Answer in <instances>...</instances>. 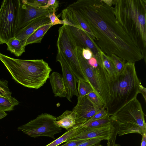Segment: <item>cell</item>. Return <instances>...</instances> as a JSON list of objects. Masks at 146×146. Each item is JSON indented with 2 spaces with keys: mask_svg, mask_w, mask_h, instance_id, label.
I'll return each instance as SVG.
<instances>
[{
  "mask_svg": "<svg viewBox=\"0 0 146 146\" xmlns=\"http://www.w3.org/2000/svg\"><path fill=\"white\" fill-rule=\"evenodd\" d=\"M109 80L110 96L105 108L110 116L137 97L139 86L141 83L134 63L127 62L121 73L113 79L109 76Z\"/></svg>",
  "mask_w": 146,
  "mask_h": 146,
  "instance_id": "cell-4",
  "label": "cell"
},
{
  "mask_svg": "<svg viewBox=\"0 0 146 146\" xmlns=\"http://www.w3.org/2000/svg\"><path fill=\"white\" fill-rule=\"evenodd\" d=\"M56 46L57 51L78 80L87 82L78 60L77 53L78 46L67 25H63L59 28Z\"/></svg>",
  "mask_w": 146,
  "mask_h": 146,
  "instance_id": "cell-7",
  "label": "cell"
},
{
  "mask_svg": "<svg viewBox=\"0 0 146 146\" xmlns=\"http://www.w3.org/2000/svg\"><path fill=\"white\" fill-rule=\"evenodd\" d=\"M50 22L49 19L46 16L36 19L18 31L15 37L20 40L22 43L38 28Z\"/></svg>",
  "mask_w": 146,
  "mask_h": 146,
  "instance_id": "cell-15",
  "label": "cell"
},
{
  "mask_svg": "<svg viewBox=\"0 0 146 146\" xmlns=\"http://www.w3.org/2000/svg\"><path fill=\"white\" fill-rule=\"evenodd\" d=\"M52 26L50 22L40 27L23 41L22 44L25 46L29 44L40 43L44 36Z\"/></svg>",
  "mask_w": 146,
  "mask_h": 146,
  "instance_id": "cell-18",
  "label": "cell"
},
{
  "mask_svg": "<svg viewBox=\"0 0 146 146\" xmlns=\"http://www.w3.org/2000/svg\"><path fill=\"white\" fill-rule=\"evenodd\" d=\"M102 1L108 6H112L113 4V0H102Z\"/></svg>",
  "mask_w": 146,
  "mask_h": 146,
  "instance_id": "cell-37",
  "label": "cell"
},
{
  "mask_svg": "<svg viewBox=\"0 0 146 146\" xmlns=\"http://www.w3.org/2000/svg\"><path fill=\"white\" fill-rule=\"evenodd\" d=\"M142 139L141 146H145L146 142V132L141 135Z\"/></svg>",
  "mask_w": 146,
  "mask_h": 146,
  "instance_id": "cell-36",
  "label": "cell"
},
{
  "mask_svg": "<svg viewBox=\"0 0 146 146\" xmlns=\"http://www.w3.org/2000/svg\"><path fill=\"white\" fill-rule=\"evenodd\" d=\"M82 55L83 58L86 60H89L93 56L92 52L88 48H82Z\"/></svg>",
  "mask_w": 146,
  "mask_h": 146,
  "instance_id": "cell-32",
  "label": "cell"
},
{
  "mask_svg": "<svg viewBox=\"0 0 146 146\" xmlns=\"http://www.w3.org/2000/svg\"><path fill=\"white\" fill-rule=\"evenodd\" d=\"M4 92V90L0 85V92L1 93H3Z\"/></svg>",
  "mask_w": 146,
  "mask_h": 146,
  "instance_id": "cell-39",
  "label": "cell"
},
{
  "mask_svg": "<svg viewBox=\"0 0 146 146\" xmlns=\"http://www.w3.org/2000/svg\"><path fill=\"white\" fill-rule=\"evenodd\" d=\"M116 126V124L113 121L99 127H90L80 126L74 135L67 142L71 140H88L98 137H110L113 135Z\"/></svg>",
  "mask_w": 146,
  "mask_h": 146,
  "instance_id": "cell-10",
  "label": "cell"
},
{
  "mask_svg": "<svg viewBox=\"0 0 146 146\" xmlns=\"http://www.w3.org/2000/svg\"><path fill=\"white\" fill-rule=\"evenodd\" d=\"M0 111H1V110H0Z\"/></svg>",
  "mask_w": 146,
  "mask_h": 146,
  "instance_id": "cell-42",
  "label": "cell"
},
{
  "mask_svg": "<svg viewBox=\"0 0 146 146\" xmlns=\"http://www.w3.org/2000/svg\"><path fill=\"white\" fill-rule=\"evenodd\" d=\"M87 139L77 140H71L68 141L66 143L59 146H76L79 144L86 141ZM58 146H59L58 145Z\"/></svg>",
  "mask_w": 146,
  "mask_h": 146,
  "instance_id": "cell-33",
  "label": "cell"
},
{
  "mask_svg": "<svg viewBox=\"0 0 146 146\" xmlns=\"http://www.w3.org/2000/svg\"><path fill=\"white\" fill-rule=\"evenodd\" d=\"M138 93H141L145 101H146V89L141 84H140L138 88Z\"/></svg>",
  "mask_w": 146,
  "mask_h": 146,
  "instance_id": "cell-35",
  "label": "cell"
},
{
  "mask_svg": "<svg viewBox=\"0 0 146 146\" xmlns=\"http://www.w3.org/2000/svg\"><path fill=\"white\" fill-rule=\"evenodd\" d=\"M6 44L7 50L16 56H20L25 52V46H23L21 41L15 37L9 40Z\"/></svg>",
  "mask_w": 146,
  "mask_h": 146,
  "instance_id": "cell-19",
  "label": "cell"
},
{
  "mask_svg": "<svg viewBox=\"0 0 146 146\" xmlns=\"http://www.w3.org/2000/svg\"><path fill=\"white\" fill-rule=\"evenodd\" d=\"M115 17L140 49L146 64V0H113Z\"/></svg>",
  "mask_w": 146,
  "mask_h": 146,
  "instance_id": "cell-2",
  "label": "cell"
},
{
  "mask_svg": "<svg viewBox=\"0 0 146 146\" xmlns=\"http://www.w3.org/2000/svg\"><path fill=\"white\" fill-rule=\"evenodd\" d=\"M145 115L141 103L136 97L110 117L118 127L119 136L133 133L142 135L146 132Z\"/></svg>",
  "mask_w": 146,
  "mask_h": 146,
  "instance_id": "cell-5",
  "label": "cell"
},
{
  "mask_svg": "<svg viewBox=\"0 0 146 146\" xmlns=\"http://www.w3.org/2000/svg\"><path fill=\"white\" fill-rule=\"evenodd\" d=\"M49 78L54 96L66 97L67 92L62 75L57 72H53Z\"/></svg>",
  "mask_w": 146,
  "mask_h": 146,
  "instance_id": "cell-16",
  "label": "cell"
},
{
  "mask_svg": "<svg viewBox=\"0 0 146 146\" xmlns=\"http://www.w3.org/2000/svg\"><path fill=\"white\" fill-rule=\"evenodd\" d=\"M82 48L78 46V57L82 71L88 83L98 96L107 104L110 94L109 76L102 63L95 68L91 67L82 55Z\"/></svg>",
  "mask_w": 146,
  "mask_h": 146,
  "instance_id": "cell-6",
  "label": "cell"
},
{
  "mask_svg": "<svg viewBox=\"0 0 146 146\" xmlns=\"http://www.w3.org/2000/svg\"><path fill=\"white\" fill-rule=\"evenodd\" d=\"M0 60L15 81L30 88L37 89L43 86L52 70L42 59H17L0 53Z\"/></svg>",
  "mask_w": 146,
  "mask_h": 146,
  "instance_id": "cell-3",
  "label": "cell"
},
{
  "mask_svg": "<svg viewBox=\"0 0 146 146\" xmlns=\"http://www.w3.org/2000/svg\"><path fill=\"white\" fill-rule=\"evenodd\" d=\"M49 9H43L32 6L22 2L20 7L17 32L32 21L39 18L45 16L53 12Z\"/></svg>",
  "mask_w": 146,
  "mask_h": 146,
  "instance_id": "cell-12",
  "label": "cell"
},
{
  "mask_svg": "<svg viewBox=\"0 0 146 146\" xmlns=\"http://www.w3.org/2000/svg\"><path fill=\"white\" fill-rule=\"evenodd\" d=\"M56 117L49 113H42L17 129L31 137L45 136L55 139L54 135L62 131V128L55 123Z\"/></svg>",
  "mask_w": 146,
  "mask_h": 146,
  "instance_id": "cell-9",
  "label": "cell"
},
{
  "mask_svg": "<svg viewBox=\"0 0 146 146\" xmlns=\"http://www.w3.org/2000/svg\"><path fill=\"white\" fill-rule=\"evenodd\" d=\"M67 26L78 46L82 48H89L92 52L93 56L98 61H102L100 54V49L86 32L82 29L71 25Z\"/></svg>",
  "mask_w": 146,
  "mask_h": 146,
  "instance_id": "cell-14",
  "label": "cell"
},
{
  "mask_svg": "<svg viewBox=\"0 0 146 146\" xmlns=\"http://www.w3.org/2000/svg\"><path fill=\"white\" fill-rule=\"evenodd\" d=\"M76 10L88 25L102 51L134 63L143 59L141 52L117 19L112 6L102 0H78L68 5Z\"/></svg>",
  "mask_w": 146,
  "mask_h": 146,
  "instance_id": "cell-1",
  "label": "cell"
},
{
  "mask_svg": "<svg viewBox=\"0 0 146 146\" xmlns=\"http://www.w3.org/2000/svg\"><path fill=\"white\" fill-rule=\"evenodd\" d=\"M56 59L60 63L62 68V76L66 87V98L70 102L73 97L78 96L76 86L78 79L69 68L60 53L57 51Z\"/></svg>",
  "mask_w": 146,
  "mask_h": 146,
  "instance_id": "cell-13",
  "label": "cell"
},
{
  "mask_svg": "<svg viewBox=\"0 0 146 146\" xmlns=\"http://www.w3.org/2000/svg\"><path fill=\"white\" fill-rule=\"evenodd\" d=\"M114 146H121V145L118 144H115L114 145Z\"/></svg>",
  "mask_w": 146,
  "mask_h": 146,
  "instance_id": "cell-41",
  "label": "cell"
},
{
  "mask_svg": "<svg viewBox=\"0 0 146 146\" xmlns=\"http://www.w3.org/2000/svg\"><path fill=\"white\" fill-rule=\"evenodd\" d=\"M7 115L5 112L2 111H0V119L4 117Z\"/></svg>",
  "mask_w": 146,
  "mask_h": 146,
  "instance_id": "cell-38",
  "label": "cell"
},
{
  "mask_svg": "<svg viewBox=\"0 0 146 146\" xmlns=\"http://www.w3.org/2000/svg\"><path fill=\"white\" fill-rule=\"evenodd\" d=\"M79 126L69 129L62 136L45 146H58L64 142H66L74 135Z\"/></svg>",
  "mask_w": 146,
  "mask_h": 146,
  "instance_id": "cell-22",
  "label": "cell"
},
{
  "mask_svg": "<svg viewBox=\"0 0 146 146\" xmlns=\"http://www.w3.org/2000/svg\"><path fill=\"white\" fill-rule=\"evenodd\" d=\"M77 91L79 96L83 97L87 95L89 93L94 91L90 85L87 82L78 80Z\"/></svg>",
  "mask_w": 146,
  "mask_h": 146,
  "instance_id": "cell-24",
  "label": "cell"
},
{
  "mask_svg": "<svg viewBox=\"0 0 146 146\" xmlns=\"http://www.w3.org/2000/svg\"><path fill=\"white\" fill-rule=\"evenodd\" d=\"M87 96L93 103L100 108L105 106V103L94 91L89 93Z\"/></svg>",
  "mask_w": 146,
  "mask_h": 146,
  "instance_id": "cell-26",
  "label": "cell"
},
{
  "mask_svg": "<svg viewBox=\"0 0 146 146\" xmlns=\"http://www.w3.org/2000/svg\"><path fill=\"white\" fill-rule=\"evenodd\" d=\"M59 6V1L55 0H48L47 4L40 8L43 9H49L56 11V9Z\"/></svg>",
  "mask_w": 146,
  "mask_h": 146,
  "instance_id": "cell-31",
  "label": "cell"
},
{
  "mask_svg": "<svg viewBox=\"0 0 146 146\" xmlns=\"http://www.w3.org/2000/svg\"><path fill=\"white\" fill-rule=\"evenodd\" d=\"M19 104L18 101L12 96L7 97L0 95V110L1 111L5 112L12 110Z\"/></svg>",
  "mask_w": 146,
  "mask_h": 146,
  "instance_id": "cell-21",
  "label": "cell"
},
{
  "mask_svg": "<svg viewBox=\"0 0 146 146\" xmlns=\"http://www.w3.org/2000/svg\"><path fill=\"white\" fill-rule=\"evenodd\" d=\"M101 109L93 103L87 95L83 97L78 96L77 104L72 111L76 114L77 125H82Z\"/></svg>",
  "mask_w": 146,
  "mask_h": 146,
  "instance_id": "cell-11",
  "label": "cell"
},
{
  "mask_svg": "<svg viewBox=\"0 0 146 146\" xmlns=\"http://www.w3.org/2000/svg\"><path fill=\"white\" fill-rule=\"evenodd\" d=\"M55 12L56 11H53L52 13H50L45 16L49 19L52 26L58 24L64 25V23L63 20H60L55 15Z\"/></svg>",
  "mask_w": 146,
  "mask_h": 146,
  "instance_id": "cell-29",
  "label": "cell"
},
{
  "mask_svg": "<svg viewBox=\"0 0 146 146\" xmlns=\"http://www.w3.org/2000/svg\"><path fill=\"white\" fill-rule=\"evenodd\" d=\"M21 0H4L0 8V44L15 37Z\"/></svg>",
  "mask_w": 146,
  "mask_h": 146,
  "instance_id": "cell-8",
  "label": "cell"
},
{
  "mask_svg": "<svg viewBox=\"0 0 146 146\" xmlns=\"http://www.w3.org/2000/svg\"><path fill=\"white\" fill-rule=\"evenodd\" d=\"M100 54L103 65L111 79L116 78L118 75L113 63L110 57L108 56L101 50Z\"/></svg>",
  "mask_w": 146,
  "mask_h": 146,
  "instance_id": "cell-20",
  "label": "cell"
},
{
  "mask_svg": "<svg viewBox=\"0 0 146 146\" xmlns=\"http://www.w3.org/2000/svg\"><path fill=\"white\" fill-rule=\"evenodd\" d=\"M91 146H103L102 145L100 144H97L96 145H94Z\"/></svg>",
  "mask_w": 146,
  "mask_h": 146,
  "instance_id": "cell-40",
  "label": "cell"
},
{
  "mask_svg": "<svg viewBox=\"0 0 146 146\" xmlns=\"http://www.w3.org/2000/svg\"><path fill=\"white\" fill-rule=\"evenodd\" d=\"M117 134V131L115 130L114 131L111 137L107 140V146H114Z\"/></svg>",
  "mask_w": 146,
  "mask_h": 146,
  "instance_id": "cell-34",
  "label": "cell"
},
{
  "mask_svg": "<svg viewBox=\"0 0 146 146\" xmlns=\"http://www.w3.org/2000/svg\"><path fill=\"white\" fill-rule=\"evenodd\" d=\"M76 115L74 112L67 110L56 117L55 123L58 126L68 130L78 126L76 124Z\"/></svg>",
  "mask_w": 146,
  "mask_h": 146,
  "instance_id": "cell-17",
  "label": "cell"
},
{
  "mask_svg": "<svg viewBox=\"0 0 146 146\" xmlns=\"http://www.w3.org/2000/svg\"><path fill=\"white\" fill-rule=\"evenodd\" d=\"M111 137H101L90 139L76 146H91L98 144L102 140H107Z\"/></svg>",
  "mask_w": 146,
  "mask_h": 146,
  "instance_id": "cell-27",
  "label": "cell"
},
{
  "mask_svg": "<svg viewBox=\"0 0 146 146\" xmlns=\"http://www.w3.org/2000/svg\"><path fill=\"white\" fill-rule=\"evenodd\" d=\"M110 58L117 74L118 75L121 73L123 70L125 64V60L113 54H111Z\"/></svg>",
  "mask_w": 146,
  "mask_h": 146,
  "instance_id": "cell-25",
  "label": "cell"
},
{
  "mask_svg": "<svg viewBox=\"0 0 146 146\" xmlns=\"http://www.w3.org/2000/svg\"><path fill=\"white\" fill-rule=\"evenodd\" d=\"M107 115H108L107 110L106 109L105 106H104L90 119L85 122H89L93 120L100 119Z\"/></svg>",
  "mask_w": 146,
  "mask_h": 146,
  "instance_id": "cell-30",
  "label": "cell"
},
{
  "mask_svg": "<svg viewBox=\"0 0 146 146\" xmlns=\"http://www.w3.org/2000/svg\"><path fill=\"white\" fill-rule=\"evenodd\" d=\"M48 0H21L23 3L27 4L32 6L40 8L45 5L47 3Z\"/></svg>",
  "mask_w": 146,
  "mask_h": 146,
  "instance_id": "cell-28",
  "label": "cell"
},
{
  "mask_svg": "<svg viewBox=\"0 0 146 146\" xmlns=\"http://www.w3.org/2000/svg\"><path fill=\"white\" fill-rule=\"evenodd\" d=\"M110 116L107 115L100 119L89 122H85L80 126L90 127H96L103 126L112 122Z\"/></svg>",
  "mask_w": 146,
  "mask_h": 146,
  "instance_id": "cell-23",
  "label": "cell"
}]
</instances>
